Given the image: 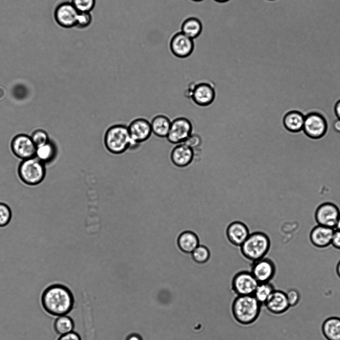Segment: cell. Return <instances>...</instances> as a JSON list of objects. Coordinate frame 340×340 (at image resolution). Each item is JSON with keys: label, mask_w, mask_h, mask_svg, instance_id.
<instances>
[{"label": "cell", "mask_w": 340, "mask_h": 340, "mask_svg": "<svg viewBox=\"0 0 340 340\" xmlns=\"http://www.w3.org/2000/svg\"><path fill=\"white\" fill-rule=\"evenodd\" d=\"M41 304L49 315H66L72 310L74 299L72 293L66 286L55 283L47 287L42 293Z\"/></svg>", "instance_id": "cell-1"}, {"label": "cell", "mask_w": 340, "mask_h": 340, "mask_svg": "<svg viewBox=\"0 0 340 340\" xmlns=\"http://www.w3.org/2000/svg\"><path fill=\"white\" fill-rule=\"evenodd\" d=\"M261 306L253 295L238 296L232 303V314L239 324L249 325L259 317Z\"/></svg>", "instance_id": "cell-2"}, {"label": "cell", "mask_w": 340, "mask_h": 340, "mask_svg": "<svg viewBox=\"0 0 340 340\" xmlns=\"http://www.w3.org/2000/svg\"><path fill=\"white\" fill-rule=\"evenodd\" d=\"M103 141L106 150L113 155L122 154L131 147L128 126L124 124L109 127L105 133Z\"/></svg>", "instance_id": "cell-3"}, {"label": "cell", "mask_w": 340, "mask_h": 340, "mask_svg": "<svg viewBox=\"0 0 340 340\" xmlns=\"http://www.w3.org/2000/svg\"><path fill=\"white\" fill-rule=\"evenodd\" d=\"M243 256L252 262L265 257L271 247V241L267 234L261 231L250 233L240 246Z\"/></svg>", "instance_id": "cell-4"}, {"label": "cell", "mask_w": 340, "mask_h": 340, "mask_svg": "<svg viewBox=\"0 0 340 340\" xmlns=\"http://www.w3.org/2000/svg\"><path fill=\"white\" fill-rule=\"evenodd\" d=\"M18 174L25 184L31 186L38 185L45 176V164L35 156L23 160L18 167Z\"/></svg>", "instance_id": "cell-5"}, {"label": "cell", "mask_w": 340, "mask_h": 340, "mask_svg": "<svg viewBox=\"0 0 340 340\" xmlns=\"http://www.w3.org/2000/svg\"><path fill=\"white\" fill-rule=\"evenodd\" d=\"M303 130L309 138L319 139L326 135L328 123L324 116L320 113L311 112L305 115Z\"/></svg>", "instance_id": "cell-6"}, {"label": "cell", "mask_w": 340, "mask_h": 340, "mask_svg": "<svg viewBox=\"0 0 340 340\" xmlns=\"http://www.w3.org/2000/svg\"><path fill=\"white\" fill-rule=\"evenodd\" d=\"M127 126L131 140L130 150L136 149L149 140L152 134L150 122L144 118L133 120Z\"/></svg>", "instance_id": "cell-7"}, {"label": "cell", "mask_w": 340, "mask_h": 340, "mask_svg": "<svg viewBox=\"0 0 340 340\" xmlns=\"http://www.w3.org/2000/svg\"><path fill=\"white\" fill-rule=\"evenodd\" d=\"M187 95L200 106H207L215 99V91L211 84L208 82H200L192 84L187 89Z\"/></svg>", "instance_id": "cell-8"}, {"label": "cell", "mask_w": 340, "mask_h": 340, "mask_svg": "<svg viewBox=\"0 0 340 340\" xmlns=\"http://www.w3.org/2000/svg\"><path fill=\"white\" fill-rule=\"evenodd\" d=\"M258 283L250 271H243L234 276L231 288L237 296L253 295Z\"/></svg>", "instance_id": "cell-9"}, {"label": "cell", "mask_w": 340, "mask_h": 340, "mask_svg": "<svg viewBox=\"0 0 340 340\" xmlns=\"http://www.w3.org/2000/svg\"><path fill=\"white\" fill-rule=\"evenodd\" d=\"M340 215L339 207L332 202L320 204L315 212V219L318 225L335 229Z\"/></svg>", "instance_id": "cell-10"}, {"label": "cell", "mask_w": 340, "mask_h": 340, "mask_svg": "<svg viewBox=\"0 0 340 340\" xmlns=\"http://www.w3.org/2000/svg\"><path fill=\"white\" fill-rule=\"evenodd\" d=\"M192 126L190 121L184 117H178L171 121L167 138L171 144H181L192 134Z\"/></svg>", "instance_id": "cell-11"}, {"label": "cell", "mask_w": 340, "mask_h": 340, "mask_svg": "<svg viewBox=\"0 0 340 340\" xmlns=\"http://www.w3.org/2000/svg\"><path fill=\"white\" fill-rule=\"evenodd\" d=\"M79 11L72 2L63 1L58 4L54 12L56 23L65 28L74 27Z\"/></svg>", "instance_id": "cell-12"}, {"label": "cell", "mask_w": 340, "mask_h": 340, "mask_svg": "<svg viewBox=\"0 0 340 340\" xmlns=\"http://www.w3.org/2000/svg\"><path fill=\"white\" fill-rule=\"evenodd\" d=\"M193 39L180 31L175 32L171 37L169 47L175 56L183 58L190 55L194 49Z\"/></svg>", "instance_id": "cell-13"}, {"label": "cell", "mask_w": 340, "mask_h": 340, "mask_svg": "<svg viewBox=\"0 0 340 340\" xmlns=\"http://www.w3.org/2000/svg\"><path fill=\"white\" fill-rule=\"evenodd\" d=\"M250 272L259 283L270 282L276 274V265L265 257L252 263Z\"/></svg>", "instance_id": "cell-14"}, {"label": "cell", "mask_w": 340, "mask_h": 340, "mask_svg": "<svg viewBox=\"0 0 340 340\" xmlns=\"http://www.w3.org/2000/svg\"><path fill=\"white\" fill-rule=\"evenodd\" d=\"M11 148L17 157L23 160L35 157L36 146L30 136L19 134L12 139Z\"/></svg>", "instance_id": "cell-15"}, {"label": "cell", "mask_w": 340, "mask_h": 340, "mask_svg": "<svg viewBox=\"0 0 340 340\" xmlns=\"http://www.w3.org/2000/svg\"><path fill=\"white\" fill-rule=\"evenodd\" d=\"M264 305L270 313L276 315L284 314L290 308L286 293L278 290L272 292Z\"/></svg>", "instance_id": "cell-16"}, {"label": "cell", "mask_w": 340, "mask_h": 340, "mask_svg": "<svg viewBox=\"0 0 340 340\" xmlns=\"http://www.w3.org/2000/svg\"><path fill=\"white\" fill-rule=\"evenodd\" d=\"M335 229L317 224L310 231L309 238L316 247L325 248L331 245Z\"/></svg>", "instance_id": "cell-17"}, {"label": "cell", "mask_w": 340, "mask_h": 340, "mask_svg": "<svg viewBox=\"0 0 340 340\" xmlns=\"http://www.w3.org/2000/svg\"><path fill=\"white\" fill-rule=\"evenodd\" d=\"M229 241L233 245L240 246L250 234L247 225L239 221H235L230 223L226 231Z\"/></svg>", "instance_id": "cell-18"}, {"label": "cell", "mask_w": 340, "mask_h": 340, "mask_svg": "<svg viewBox=\"0 0 340 340\" xmlns=\"http://www.w3.org/2000/svg\"><path fill=\"white\" fill-rule=\"evenodd\" d=\"M193 158V150L184 143L177 144L170 153V160L172 164L180 168L189 165Z\"/></svg>", "instance_id": "cell-19"}, {"label": "cell", "mask_w": 340, "mask_h": 340, "mask_svg": "<svg viewBox=\"0 0 340 340\" xmlns=\"http://www.w3.org/2000/svg\"><path fill=\"white\" fill-rule=\"evenodd\" d=\"M305 115L300 111L292 110L283 117V124L285 128L291 133H299L303 130Z\"/></svg>", "instance_id": "cell-20"}, {"label": "cell", "mask_w": 340, "mask_h": 340, "mask_svg": "<svg viewBox=\"0 0 340 340\" xmlns=\"http://www.w3.org/2000/svg\"><path fill=\"white\" fill-rule=\"evenodd\" d=\"M177 244L182 252L191 254L200 244L198 236L195 233L186 230L182 232L178 236Z\"/></svg>", "instance_id": "cell-21"}, {"label": "cell", "mask_w": 340, "mask_h": 340, "mask_svg": "<svg viewBox=\"0 0 340 340\" xmlns=\"http://www.w3.org/2000/svg\"><path fill=\"white\" fill-rule=\"evenodd\" d=\"M322 332L327 340H340V317L326 319L322 325Z\"/></svg>", "instance_id": "cell-22"}, {"label": "cell", "mask_w": 340, "mask_h": 340, "mask_svg": "<svg viewBox=\"0 0 340 340\" xmlns=\"http://www.w3.org/2000/svg\"><path fill=\"white\" fill-rule=\"evenodd\" d=\"M150 123L152 134L159 138H167L171 124L167 116L162 114L156 115Z\"/></svg>", "instance_id": "cell-23"}, {"label": "cell", "mask_w": 340, "mask_h": 340, "mask_svg": "<svg viewBox=\"0 0 340 340\" xmlns=\"http://www.w3.org/2000/svg\"><path fill=\"white\" fill-rule=\"evenodd\" d=\"M202 24L201 21L195 17L185 18L181 23L180 31L185 35L194 39L201 33Z\"/></svg>", "instance_id": "cell-24"}, {"label": "cell", "mask_w": 340, "mask_h": 340, "mask_svg": "<svg viewBox=\"0 0 340 340\" xmlns=\"http://www.w3.org/2000/svg\"><path fill=\"white\" fill-rule=\"evenodd\" d=\"M56 149L51 142L36 147L35 156L44 164L51 162L55 158Z\"/></svg>", "instance_id": "cell-25"}, {"label": "cell", "mask_w": 340, "mask_h": 340, "mask_svg": "<svg viewBox=\"0 0 340 340\" xmlns=\"http://www.w3.org/2000/svg\"><path fill=\"white\" fill-rule=\"evenodd\" d=\"M74 328L73 320L67 315L57 317L53 323L54 331L60 336L72 332Z\"/></svg>", "instance_id": "cell-26"}, {"label": "cell", "mask_w": 340, "mask_h": 340, "mask_svg": "<svg viewBox=\"0 0 340 340\" xmlns=\"http://www.w3.org/2000/svg\"><path fill=\"white\" fill-rule=\"evenodd\" d=\"M275 290V287L270 282L258 283L253 296L262 305Z\"/></svg>", "instance_id": "cell-27"}, {"label": "cell", "mask_w": 340, "mask_h": 340, "mask_svg": "<svg viewBox=\"0 0 340 340\" xmlns=\"http://www.w3.org/2000/svg\"><path fill=\"white\" fill-rule=\"evenodd\" d=\"M192 260L197 264H204L210 258V252L204 245L199 244L191 253Z\"/></svg>", "instance_id": "cell-28"}, {"label": "cell", "mask_w": 340, "mask_h": 340, "mask_svg": "<svg viewBox=\"0 0 340 340\" xmlns=\"http://www.w3.org/2000/svg\"><path fill=\"white\" fill-rule=\"evenodd\" d=\"M93 16L92 12H79L74 27L79 29H85L92 23Z\"/></svg>", "instance_id": "cell-29"}, {"label": "cell", "mask_w": 340, "mask_h": 340, "mask_svg": "<svg viewBox=\"0 0 340 340\" xmlns=\"http://www.w3.org/2000/svg\"><path fill=\"white\" fill-rule=\"evenodd\" d=\"M79 12H92L96 6V0H71Z\"/></svg>", "instance_id": "cell-30"}, {"label": "cell", "mask_w": 340, "mask_h": 340, "mask_svg": "<svg viewBox=\"0 0 340 340\" xmlns=\"http://www.w3.org/2000/svg\"><path fill=\"white\" fill-rule=\"evenodd\" d=\"M11 215L10 207L6 204L0 202V227H4L9 223Z\"/></svg>", "instance_id": "cell-31"}, {"label": "cell", "mask_w": 340, "mask_h": 340, "mask_svg": "<svg viewBox=\"0 0 340 340\" xmlns=\"http://www.w3.org/2000/svg\"><path fill=\"white\" fill-rule=\"evenodd\" d=\"M30 137L36 147L49 141L47 133L42 130H36Z\"/></svg>", "instance_id": "cell-32"}, {"label": "cell", "mask_w": 340, "mask_h": 340, "mask_svg": "<svg viewBox=\"0 0 340 340\" xmlns=\"http://www.w3.org/2000/svg\"><path fill=\"white\" fill-rule=\"evenodd\" d=\"M286 296L290 307L296 306L300 301V294L295 289H290L286 293Z\"/></svg>", "instance_id": "cell-33"}, {"label": "cell", "mask_w": 340, "mask_h": 340, "mask_svg": "<svg viewBox=\"0 0 340 340\" xmlns=\"http://www.w3.org/2000/svg\"><path fill=\"white\" fill-rule=\"evenodd\" d=\"M200 136L196 134H191L183 143L189 148L193 149L199 147L201 144Z\"/></svg>", "instance_id": "cell-34"}, {"label": "cell", "mask_w": 340, "mask_h": 340, "mask_svg": "<svg viewBox=\"0 0 340 340\" xmlns=\"http://www.w3.org/2000/svg\"><path fill=\"white\" fill-rule=\"evenodd\" d=\"M331 245L335 248L340 250V230L335 229Z\"/></svg>", "instance_id": "cell-35"}, {"label": "cell", "mask_w": 340, "mask_h": 340, "mask_svg": "<svg viewBox=\"0 0 340 340\" xmlns=\"http://www.w3.org/2000/svg\"><path fill=\"white\" fill-rule=\"evenodd\" d=\"M57 340H81V339L78 334L72 331L60 336Z\"/></svg>", "instance_id": "cell-36"}, {"label": "cell", "mask_w": 340, "mask_h": 340, "mask_svg": "<svg viewBox=\"0 0 340 340\" xmlns=\"http://www.w3.org/2000/svg\"><path fill=\"white\" fill-rule=\"evenodd\" d=\"M334 112L337 118L340 119V99L338 100L335 105Z\"/></svg>", "instance_id": "cell-37"}, {"label": "cell", "mask_w": 340, "mask_h": 340, "mask_svg": "<svg viewBox=\"0 0 340 340\" xmlns=\"http://www.w3.org/2000/svg\"><path fill=\"white\" fill-rule=\"evenodd\" d=\"M333 127L334 130L337 133H340V119H336L333 124Z\"/></svg>", "instance_id": "cell-38"}, {"label": "cell", "mask_w": 340, "mask_h": 340, "mask_svg": "<svg viewBox=\"0 0 340 340\" xmlns=\"http://www.w3.org/2000/svg\"><path fill=\"white\" fill-rule=\"evenodd\" d=\"M126 340H143L142 337L137 334H132L129 335Z\"/></svg>", "instance_id": "cell-39"}, {"label": "cell", "mask_w": 340, "mask_h": 340, "mask_svg": "<svg viewBox=\"0 0 340 340\" xmlns=\"http://www.w3.org/2000/svg\"><path fill=\"white\" fill-rule=\"evenodd\" d=\"M336 273L338 276L340 278V260L338 262L336 266Z\"/></svg>", "instance_id": "cell-40"}, {"label": "cell", "mask_w": 340, "mask_h": 340, "mask_svg": "<svg viewBox=\"0 0 340 340\" xmlns=\"http://www.w3.org/2000/svg\"><path fill=\"white\" fill-rule=\"evenodd\" d=\"M335 229L340 230V215L339 217L338 218Z\"/></svg>", "instance_id": "cell-41"}, {"label": "cell", "mask_w": 340, "mask_h": 340, "mask_svg": "<svg viewBox=\"0 0 340 340\" xmlns=\"http://www.w3.org/2000/svg\"><path fill=\"white\" fill-rule=\"evenodd\" d=\"M214 1L218 2H220V3H223V2H225L229 0H214Z\"/></svg>", "instance_id": "cell-42"}, {"label": "cell", "mask_w": 340, "mask_h": 340, "mask_svg": "<svg viewBox=\"0 0 340 340\" xmlns=\"http://www.w3.org/2000/svg\"><path fill=\"white\" fill-rule=\"evenodd\" d=\"M193 0L194 1H201L203 0Z\"/></svg>", "instance_id": "cell-43"}, {"label": "cell", "mask_w": 340, "mask_h": 340, "mask_svg": "<svg viewBox=\"0 0 340 340\" xmlns=\"http://www.w3.org/2000/svg\"></svg>", "instance_id": "cell-44"}]
</instances>
